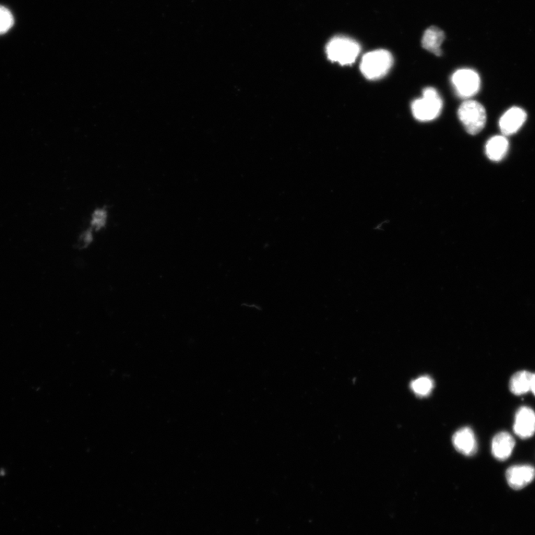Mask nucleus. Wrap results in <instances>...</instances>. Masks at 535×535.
<instances>
[{"label": "nucleus", "mask_w": 535, "mask_h": 535, "mask_svg": "<svg viewBox=\"0 0 535 535\" xmlns=\"http://www.w3.org/2000/svg\"><path fill=\"white\" fill-rule=\"evenodd\" d=\"M394 63V58L387 50H380L366 53L362 58L360 69L369 80H378L385 77Z\"/></svg>", "instance_id": "f257e3e1"}, {"label": "nucleus", "mask_w": 535, "mask_h": 535, "mask_svg": "<svg viewBox=\"0 0 535 535\" xmlns=\"http://www.w3.org/2000/svg\"><path fill=\"white\" fill-rule=\"evenodd\" d=\"M360 52V45L346 37L334 38L327 46L328 58L332 62H336L341 65L352 64Z\"/></svg>", "instance_id": "f03ea898"}, {"label": "nucleus", "mask_w": 535, "mask_h": 535, "mask_svg": "<svg viewBox=\"0 0 535 535\" xmlns=\"http://www.w3.org/2000/svg\"><path fill=\"white\" fill-rule=\"evenodd\" d=\"M443 108V101L434 88L423 91V97L412 104L413 116L420 122H430L436 118Z\"/></svg>", "instance_id": "7ed1b4c3"}, {"label": "nucleus", "mask_w": 535, "mask_h": 535, "mask_svg": "<svg viewBox=\"0 0 535 535\" xmlns=\"http://www.w3.org/2000/svg\"><path fill=\"white\" fill-rule=\"evenodd\" d=\"M459 120L471 135H477L486 124V112L483 106L478 101L463 102L458 111Z\"/></svg>", "instance_id": "20e7f679"}, {"label": "nucleus", "mask_w": 535, "mask_h": 535, "mask_svg": "<svg viewBox=\"0 0 535 535\" xmlns=\"http://www.w3.org/2000/svg\"><path fill=\"white\" fill-rule=\"evenodd\" d=\"M452 83L462 98H470L477 94L480 88V78L475 71L463 69L456 71L452 77Z\"/></svg>", "instance_id": "39448f33"}, {"label": "nucleus", "mask_w": 535, "mask_h": 535, "mask_svg": "<svg viewBox=\"0 0 535 535\" xmlns=\"http://www.w3.org/2000/svg\"><path fill=\"white\" fill-rule=\"evenodd\" d=\"M514 431L520 438L526 439L535 434V413L528 407L520 408L516 415Z\"/></svg>", "instance_id": "423d86ee"}, {"label": "nucleus", "mask_w": 535, "mask_h": 535, "mask_svg": "<svg viewBox=\"0 0 535 535\" xmlns=\"http://www.w3.org/2000/svg\"><path fill=\"white\" fill-rule=\"evenodd\" d=\"M535 478V469L531 466H515L506 471V480L511 487L520 490L527 486Z\"/></svg>", "instance_id": "0eeeda50"}, {"label": "nucleus", "mask_w": 535, "mask_h": 535, "mask_svg": "<svg viewBox=\"0 0 535 535\" xmlns=\"http://www.w3.org/2000/svg\"><path fill=\"white\" fill-rule=\"evenodd\" d=\"M527 117L526 112L518 107H513L505 113L499 120V128L504 136L517 133L526 122Z\"/></svg>", "instance_id": "6e6552de"}, {"label": "nucleus", "mask_w": 535, "mask_h": 535, "mask_svg": "<svg viewBox=\"0 0 535 535\" xmlns=\"http://www.w3.org/2000/svg\"><path fill=\"white\" fill-rule=\"evenodd\" d=\"M453 444L459 453L471 457L478 450L477 440L469 427H462L453 436Z\"/></svg>", "instance_id": "1a4fd4ad"}, {"label": "nucleus", "mask_w": 535, "mask_h": 535, "mask_svg": "<svg viewBox=\"0 0 535 535\" xmlns=\"http://www.w3.org/2000/svg\"><path fill=\"white\" fill-rule=\"evenodd\" d=\"M515 446V438L507 432L497 434L492 440V451L494 457L499 461H505Z\"/></svg>", "instance_id": "9d476101"}, {"label": "nucleus", "mask_w": 535, "mask_h": 535, "mask_svg": "<svg viewBox=\"0 0 535 535\" xmlns=\"http://www.w3.org/2000/svg\"><path fill=\"white\" fill-rule=\"evenodd\" d=\"M445 40V34L437 27H432L427 29L422 38L424 49L435 55H442L441 45Z\"/></svg>", "instance_id": "9b49d317"}, {"label": "nucleus", "mask_w": 535, "mask_h": 535, "mask_svg": "<svg viewBox=\"0 0 535 535\" xmlns=\"http://www.w3.org/2000/svg\"><path fill=\"white\" fill-rule=\"evenodd\" d=\"M508 150V141L506 136H497L487 142L485 152L490 159L499 162L506 156Z\"/></svg>", "instance_id": "f8f14e48"}, {"label": "nucleus", "mask_w": 535, "mask_h": 535, "mask_svg": "<svg viewBox=\"0 0 535 535\" xmlns=\"http://www.w3.org/2000/svg\"><path fill=\"white\" fill-rule=\"evenodd\" d=\"M532 373L528 371H520L511 377L509 388L516 396L527 394L530 391Z\"/></svg>", "instance_id": "ddd939ff"}, {"label": "nucleus", "mask_w": 535, "mask_h": 535, "mask_svg": "<svg viewBox=\"0 0 535 535\" xmlns=\"http://www.w3.org/2000/svg\"><path fill=\"white\" fill-rule=\"evenodd\" d=\"M434 387L433 379L429 376H421L413 380L411 388L419 397H427L431 394Z\"/></svg>", "instance_id": "4468645a"}, {"label": "nucleus", "mask_w": 535, "mask_h": 535, "mask_svg": "<svg viewBox=\"0 0 535 535\" xmlns=\"http://www.w3.org/2000/svg\"><path fill=\"white\" fill-rule=\"evenodd\" d=\"M15 25V17L6 7L0 5V35L8 32Z\"/></svg>", "instance_id": "2eb2a0df"}, {"label": "nucleus", "mask_w": 535, "mask_h": 535, "mask_svg": "<svg viewBox=\"0 0 535 535\" xmlns=\"http://www.w3.org/2000/svg\"><path fill=\"white\" fill-rule=\"evenodd\" d=\"M106 213L103 210H98L94 212L92 223L95 228L101 229L106 223Z\"/></svg>", "instance_id": "dca6fc26"}, {"label": "nucleus", "mask_w": 535, "mask_h": 535, "mask_svg": "<svg viewBox=\"0 0 535 535\" xmlns=\"http://www.w3.org/2000/svg\"><path fill=\"white\" fill-rule=\"evenodd\" d=\"M530 391L535 396V373H532V376Z\"/></svg>", "instance_id": "f3484780"}]
</instances>
